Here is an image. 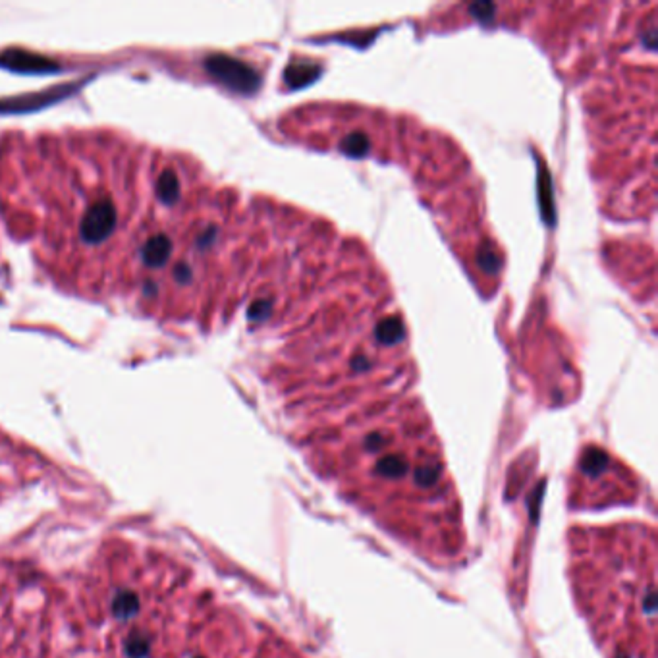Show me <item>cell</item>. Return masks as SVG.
Returning <instances> with one entry per match:
<instances>
[{
	"instance_id": "3957f363",
	"label": "cell",
	"mask_w": 658,
	"mask_h": 658,
	"mask_svg": "<svg viewBox=\"0 0 658 658\" xmlns=\"http://www.w3.org/2000/svg\"><path fill=\"white\" fill-rule=\"evenodd\" d=\"M573 597L604 658H657V533L639 522L570 531Z\"/></svg>"
},
{
	"instance_id": "6da1fadb",
	"label": "cell",
	"mask_w": 658,
	"mask_h": 658,
	"mask_svg": "<svg viewBox=\"0 0 658 658\" xmlns=\"http://www.w3.org/2000/svg\"><path fill=\"white\" fill-rule=\"evenodd\" d=\"M0 213L54 280L205 322L236 272L234 205L185 158L99 134L0 141Z\"/></svg>"
},
{
	"instance_id": "7a4b0ae2",
	"label": "cell",
	"mask_w": 658,
	"mask_h": 658,
	"mask_svg": "<svg viewBox=\"0 0 658 658\" xmlns=\"http://www.w3.org/2000/svg\"><path fill=\"white\" fill-rule=\"evenodd\" d=\"M320 473L398 541L431 562L464 552L460 500L438 442L413 407L365 417L320 440Z\"/></svg>"
},
{
	"instance_id": "277c9868",
	"label": "cell",
	"mask_w": 658,
	"mask_h": 658,
	"mask_svg": "<svg viewBox=\"0 0 658 658\" xmlns=\"http://www.w3.org/2000/svg\"><path fill=\"white\" fill-rule=\"evenodd\" d=\"M639 486L629 469L600 448L579 455L570 477V504L573 508H602L631 500Z\"/></svg>"
}]
</instances>
